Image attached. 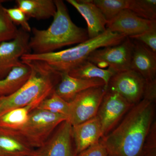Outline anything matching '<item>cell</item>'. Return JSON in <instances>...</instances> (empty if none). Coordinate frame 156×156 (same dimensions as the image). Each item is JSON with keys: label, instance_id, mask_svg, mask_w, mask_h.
Returning <instances> with one entry per match:
<instances>
[{"label": "cell", "instance_id": "6da1fadb", "mask_svg": "<svg viewBox=\"0 0 156 156\" xmlns=\"http://www.w3.org/2000/svg\"><path fill=\"white\" fill-rule=\"evenodd\" d=\"M155 103L144 98L101 138L108 156H143L144 143L154 121Z\"/></svg>", "mask_w": 156, "mask_h": 156}, {"label": "cell", "instance_id": "7a4b0ae2", "mask_svg": "<svg viewBox=\"0 0 156 156\" xmlns=\"http://www.w3.org/2000/svg\"><path fill=\"white\" fill-rule=\"evenodd\" d=\"M56 13L48 29L32 28L29 41L32 53L45 54L56 52L60 48L80 44L89 40L87 30L79 27L71 19L63 1L54 0Z\"/></svg>", "mask_w": 156, "mask_h": 156}, {"label": "cell", "instance_id": "3957f363", "mask_svg": "<svg viewBox=\"0 0 156 156\" xmlns=\"http://www.w3.org/2000/svg\"><path fill=\"white\" fill-rule=\"evenodd\" d=\"M29 66L31 74L25 84L14 94L0 97V117L7 112L28 106L39 105L50 96L60 80V73L43 62L21 61Z\"/></svg>", "mask_w": 156, "mask_h": 156}, {"label": "cell", "instance_id": "277c9868", "mask_svg": "<svg viewBox=\"0 0 156 156\" xmlns=\"http://www.w3.org/2000/svg\"><path fill=\"white\" fill-rule=\"evenodd\" d=\"M126 37L106 29L105 32L98 36L89 39L73 48L45 54L27 53L23 55L20 60L43 62L57 72L69 73L87 60L93 51L119 44Z\"/></svg>", "mask_w": 156, "mask_h": 156}, {"label": "cell", "instance_id": "5b68a950", "mask_svg": "<svg viewBox=\"0 0 156 156\" xmlns=\"http://www.w3.org/2000/svg\"><path fill=\"white\" fill-rule=\"evenodd\" d=\"M67 118L62 115L36 108L30 112L27 122L16 130L34 148L42 146L55 129Z\"/></svg>", "mask_w": 156, "mask_h": 156}, {"label": "cell", "instance_id": "8992f818", "mask_svg": "<svg viewBox=\"0 0 156 156\" xmlns=\"http://www.w3.org/2000/svg\"><path fill=\"white\" fill-rule=\"evenodd\" d=\"M133 47V41L127 37L119 44L95 50L87 60L100 68L108 67L115 73L128 70L131 69Z\"/></svg>", "mask_w": 156, "mask_h": 156}, {"label": "cell", "instance_id": "52a82bcc", "mask_svg": "<svg viewBox=\"0 0 156 156\" xmlns=\"http://www.w3.org/2000/svg\"><path fill=\"white\" fill-rule=\"evenodd\" d=\"M106 91L104 87H93L79 93L69 102L67 121L73 126L96 116Z\"/></svg>", "mask_w": 156, "mask_h": 156}, {"label": "cell", "instance_id": "ba28073f", "mask_svg": "<svg viewBox=\"0 0 156 156\" xmlns=\"http://www.w3.org/2000/svg\"><path fill=\"white\" fill-rule=\"evenodd\" d=\"M134 105L117 92L107 89L96 115L103 136L116 127Z\"/></svg>", "mask_w": 156, "mask_h": 156}, {"label": "cell", "instance_id": "9c48e42d", "mask_svg": "<svg viewBox=\"0 0 156 156\" xmlns=\"http://www.w3.org/2000/svg\"><path fill=\"white\" fill-rule=\"evenodd\" d=\"M30 37L29 33L20 27L14 39L0 44V80L5 77L13 68L22 65L20 58L23 55L31 53Z\"/></svg>", "mask_w": 156, "mask_h": 156}, {"label": "cell", "instance_id": "30bf717a", "mask_svg": "<svg viewBox=\"0 0 156 156\" xmlns=\"http://www.w3.org/2000/svg\"><path fill=\"white\" fill-rule=\"evenodd\" d=\"M146 85V81L142 76L129 69L115 74L109 81L107 89L117 92L135 105L143 98Z\"/></svg>", "mask_w": 156, "mask_h": 156}, {"label": "cell", "instance_id": "8fae6325", "mask_svg": "<svg viewBox=\"0 0 156 156\" xmlns=\"http://www.w3.org/2000/svg\"><path fill=\"white\" fill-rule=\"evenodd\" d=\"M72 126L62 122L48 140L36 150L35 156H76L73 147Z\"/></svg>", "mask_w": 156, "mask_h": 156}, {"label": "cell", "instance_id": "7c38bea8", "mask_svg": "<svg viewBox=\"0 0 156 156\" xmlns=\"http://www.w3.org/2000/svg\"><path fill=\"white\" fill-rule=\"evenodd\" d=\"M155 25L156 20L143 19L131 10L126 9L108 22L106 29L129 37L142 33Z\"/></svg>", "mask_w": 156, "mask_h": 156}, {"label": "cell", "instance_id": "4fadbf2b", "mask_svg": "<svg viewBox=\"0 0 156 156\" xmlns=\"http://www.w3.org/2000/svg\"><path fill=\"white\" fill-rule=\"evenodd\" d=\"M83 17L87 24L89 39L98 36L106 30L108 21L93 0H67Z\"/></svg>", "mask_w": 156, "mask_h": 156}, {"label": "cell", "instance_id": "5bb4252c", "mask_svg": "<svg viewBox=\"0 0 156 156\" xmlns=\"http://www.w3.org/2000/svg\"><path fill=\"white\" fill-rule=\"evenodd\" d=\"M76 156L88 147L97 144L103 137L100 121L97 116L72 126Z\"/></svg>", "mask_w": 156, "mask_h": 156}, {"label": "cell", "instance_id": "9a60e30c", "mask_svg": "<svg viewBox=\"0 0 156 156\" xmlns=\"http://www.w3.org/2000/svg\"><path fill=\"white\" fill-rule=\"evenodd\" d=\"M132 41L134 47L130 69L139 73L146 81L156 79V53L140 42Z\"/></svg>", "mask_w": 156, "mask_h": 156}, {"label": "cell", "instance_id": "2e32d148", "mask_svg": "<svg viewBox=\"0 0 156 156\" xmlns=\"http://www.w3.org/2000/svg\"><path fill=\"white\" fill-rule=\"evenodd\" d=\"M101 79L84 80L73 77L68 73H60V80L54 89L55 93L66 101L69 102L80 92L93 87H104Z\"/></svg>", "mask_w": 156, "mask_h": 156}, {"label": "cell", "instance_id": "e0dca14e", "mask_svg": "<svg viewBox=\"0 0 156 156\" xmlns=\"http://www.w3.org/2000/svg\"><path fill=\"white\" fill-rule=\"evenodd\" d=\"M36 150L16 130L0 127V156H35Z\"/></svg>", "mask_w": 156, "mask_h": 156}, {"label": "cell", "instance_id": "ac0fdd59", "mask_svg": "<svg viewBox=\"0 0 156 156\" xmlns=\"http://www.w3.org/2000/svg\"><path fill=\"white\" fill-rule=\"evenodd\" d=\"M17 8L22 10L28 19H48L54 17L56 9L54 0H17Z\"/></svg>", "mask_w": 156, "mask_h": 156}, {"label": "cell", "instance_id": "d6986e66", "mask_svg": "<svg viewBox=\"0 0 156 156\" xmlns=\"http://www.w3.org/2000/svg\"><path fill=\"white\" fill-rule=\"evenodd\" d=\"M31 69L26 63L13 68L5 77L0 80V97L14 94L29 79Z\"/></svg>", "mask_w": 156, "mask_h": 156}, {"label": "cell", "instance_id": "ffe728a7", "mask_svg": "<svg viewBox=\"0 0 156 156\" xmlns=\"http://www.w3.org/2000/svg\"><path fill=\"white\" fill-rule=\"evenodd\" d=\"M73 77L84 79H101L104 82L105 88L107 89L109 81L116 73L109 68L101 69L88 60L83 62L77 67L69 72Z\"/></svg>", "mask_w": 156, "mask_h": 156}, {"label": "cell", "instance_id": "44dd1931", "mask_svg": "<svg viewBox=\"0 0 156 156\" xmlns=\"http://www.w3.org/2000/svg\"><path fill=\"white\" fill-rule=\"evenodd\" d=\"M38 106L31 104L7 112L0 117V127L11 130H19L27 122L30 112Z\"/></svg>", "mask_w": 156, "mask_h": 156}, {"label": "cell", "instance_id": "7402d4cb", "mask_svg": "<svg viewBox=\"0 0 156 156\" xmlns=\"http://www.w3.org/2000/svg\"><path fill=\"white\" fill-rule=\"evenodd\" d=\"M128 9L143 19L156 20V0H128Z\"/></svg>", "mask_w": 156, "mask_h": 156}, {"label": "cell", "instance_id": "603a6c76", "mask_svg": "<svg viewBox=\"0 0 156 156\" xmlns=\"http://www.w3.org/2000/svg\"><path fill=\"white\" fill-rule=\"evenodd\" d=\"M37 108L62 115L67 119L69 112V102L59 97L53 90L50 96L42 101Z\"/></svg>", "mask_w": 156, "mask_h": 156}, {"label": "cell", "instance_id": "cb8c5ba5", "mask_svg": "<svg viewBox=\"0 0 156 156\" xmlns=\"http://www.w3.org/2000/svg\"><path fill=\"white\" fill-rule=\"evenodd\" d=\"M93 1L108 22L113 19L124 9H128V0H94Z\"/></svg>", "mask_w": 156, "mask_h": 156}, {"label": "cell", "instance_id": "d4e9b609", "mask_svg": "<svg viewBox=\"0 0 156 156\" xmlns=\"http://www.w3.org/2000/svg\"><path fill=\"white\" fill-rule=\"evenodd\" d=\"M18 32V29L9 18L2 4H0V44L13 40Z\"/></svg>", "mask_w": 156, "mask_h": 156}, {"label": "cell", "instance_id": "484cf974", "mask_svg": "<svg viewBox=\"0 0 156 156\" xmlns=\"http://www.w3.org/2000/svg\"><path fill=\"white\" fill-rule=\"evenodd\" d=\"M5 11L15 25L20 26V28L29 33L31 32L32 28L29 23V19L22 10L17 7L10 9L5 8Z\"/></svg>", "mask_w": 156, "mask_h": 156}, {"label": "cell", "instance_id": "4316f807", "mask_svg": "<svg viewBox=\"0 0 156 156\" xmlns=\"http://www.w3.org/2000/svg\"><path fill=\"white\" fill-rule=\"evenodd\" d=\"M129 38L140 42L156 53V25L142 33Z\"/></svg>", "mask_w": 156, "mask_h": 156}, {"label": "cell", "instance_id": "83f0119b", "mask_svg": "<svg viewBox=\"0 0 156 156\" xmlns=\"http://www.w3.org/2000/svg\"><path fill=\"white\" fill-rule=\"evenodd\" d=\"M143 156H156V122L154 121L144 143Z\"/></svg>", "mask_w": 156, "mask_h": 156}, {"label": "cell", "instance_id": "f1b7e54d", "mask_svg": "<svg viewBox=\"0 0 156 156\" xmlns=\"http://www.w3.org/2000/svg\"><path fill=\"white\" fill-rule=\"evenodd\" d=\"M76 156H108L105 147L101 140L97 144L82 151Z\"/></svg>", "mask_w": 156, "mask_h": 156}, {"label": "cell", "instance_id": "f546056e", "mask_svg": "<svg viewBox=\"0 0 156 156\" xmlns=\"http://www.w3.org/2000/svg\"><path fill=\"white\" fill-rule=\"evenodd\" d=\"M7 2H9V1H5V0H0V4H2L3 3Z\"/></svg>", "mask_w": 156, "mask_h": 156}]
</instances>
